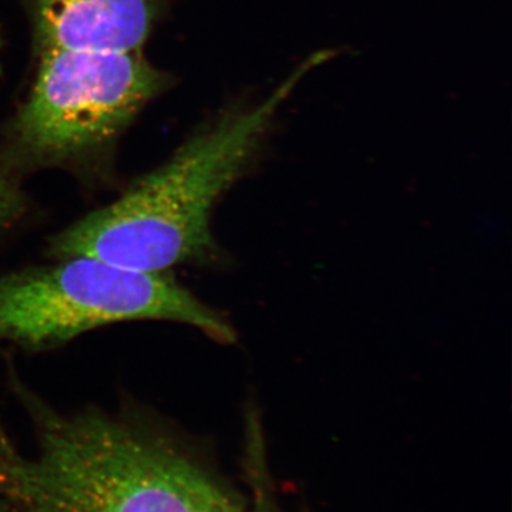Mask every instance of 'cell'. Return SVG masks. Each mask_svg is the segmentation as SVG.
I'll use <instances>...</instances> for the list:
<instances>
[{
    "mask_svg": "<svg viewBox=\"0 0 512 512\" xmlns=\"http://www.w3.org/2000/svg\"><path fill=\"white\" fill-rule=\"evenodd\" d=\"M29 211L26 195L0 168V234L20 227L28 218Z\"/></svg>",
    "mask_w": 512,
    "mask_h": 512,
    "instance_id": "8992f818",
    "label": "cell"
},
{
    "mask_svg": "<svg viewBox=\"0 0 512 512\" xmlns=\"http://www.w3.org/2000/svg\"><path fill=\"white\" fill-rule=\"evenodd\" d=\"M10 390L28 413L35 457L16 451L0 490L22 512H241L183 444L137 409L64 412L8 363Z\"/></svg>",
    "mask_w": 512,
    "mask_h": 512,
    "instance_id": "6da1fadb",
    "label": "cell"
},
{
    "mask_svg": "<svg viewBox=\"0 0 512 512\" xmlns=\"http://www.w3.org/2000/svg\"><path fill=\"white\" fill-rule=\"evenodd\" d=\"M0 49H2V37H0ZM0 70H2V66H0Z\"/></svg>",
    "mask_w": 512,
    "mask_h": 512,
    "instance_id": "9c48e42d",
    "label": "cell"
},
{
    "mask_svg": "<svg viewBox=\"0 0 512 512\" xmlns=\"http://www.w3.org/2000/svg\"><path fill=\"white\" fill-rule=\"evenodd\" d=\"M15 453V448H13L12 443H10L5 431L0 427V481H2L3 474H5L6 466H8L10 458L15 456Z\"/></svg>",
    "mask_w": 512,
    "mask_h": 512,
    "instance_id": "52a82bcc",
    "label": "cell"
},
{
    "mask_svg": "<svg viewBox=\"0 0 512 512\" xmlns=\"http://www.w3.org/2000/svg\"><path fill=\"white\" fill-rule=\"evenodd\" d=\"M252 512H266L265 510V503H262V500L259 501L258 505H256V508Z\"/></svg>",
    "mask_w": 512,
    "mask_h": 512,
    "instance_id": "ba28073f",
    "label": "cell"
},
{
    "mask_svg": "<svg viewBox=\"0 0 512 512\" xmlns=\"http://www.w3.org/2000/svg\"><path fill=\"white\" fill-rule=\"evenodd\" d=\"M0 512H2V510H0Z\"/></svg>",
    "mask_w": 512,
    "mask_h": 512,
    "instance_id": "30bf717a",
    "label": "cell"
},
{
    "mask_svg": "<svg viewBox=\"0 0 512 512\" xmlns=\"http://www.w3.org/2000/svg\"><path fill=\"white\" fill-rule=\"evenodd\" d=\"M249 147L232 126L191 138L116 200L67 225L47 242L49 259L92 256L131 271L173 274L221 261L214 214L241 177Z\"/></svg>",
    "mask_w": 512,
    "mask_h": 512,
    "instance_id": "7a4b0ae2",
    "label": "cell"
},
{
    "mask_svg": "<svg viewBox=\"0 0 512 512\" xmlns=\"http://www.w3.org/2000/svg\"><path fill=\"white\" fill-rule=\"evenodd\" d=\"M39 50H143L161 0H26Z\"/></svg>",
    "mask_w": 512,
    "mask_h": 512,
    "instance_id": "5b68a950",
    "label": "cell"
},
{
    "mask_svg": "<svg viewBox=\"0 0 512 512\" xmlns=\"http://www.w3.org/2000/svg\"><path fill=\"white\" fill-rule=\"evenodd\" d=\"M39 52L32 92L10 136L19 167L92 170L167 83L143 50Z\"/></svg>",
    "mask_w": 512,
    "mask_h": 512,
    "instance_id": "277c9868",
    "label": "cell"
},
{
    "mask_svg": "<svg viewBox=\"0 0 512 512\" xmlns=\"http://www.w3.org/2000/svg\"><path fill=\"white\" fill-rule=\"evenodd\" d=\"M188 326L222 345L237 340L227 316L173 274H146L69 256L0 275V342L25 352L62 348L84 333L128 322Z\"/></svg>",
    "mask_w": 512,
    "mask_h": 512,
    "instance_id": "3957f363",
    "label": "cell"
}]
</instances>
